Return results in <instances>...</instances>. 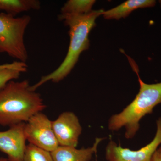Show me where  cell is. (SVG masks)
I'll return each instance as SVG.
<instances>
[{
	"instance_id": "6da1fadb",
	"label": "cell",
	"mask_w": 161,
	"mask_h": 161,
	"mask_svg": "<svg viewBox=\"0 0 161 161\" xmlns=\"http://www.w3.org/2000/svg\"><path fill=\"white\" fill-rule=\"evenodd\" d=\"M104 10H92L85 14H63L59 16V19L69 27L70 42L65 58L58 68L48 75L43 76L34 85L33 91H36L44 83L51 81L58 83L67 77L78 62L80 54L89 48V36L90 32L96 26L95 21L102 15Z\"/></svg>"
},
{
	"instance_id": "5b68a950",
	"label": "cell",
	"mask_w": 161,
	"mask_h": 161,
	"mask_svg": "<svg viewBox=\"0 0 161 161\" xmlns=\"http://www.w3.org/2000/svg\"><path fill=\"white\" fill-rule=\"evenodd\" d=\"M24 132L30 144L50 152L59 146L52 127V121L42 112L35 114L26 122Z\"/></svg>"
},
{
	"instance_id": "9a60e30c",
	"label": "cell",
	"mask_w": 161,
	"mask_h": 161,
	"mask_svg": "<svg viewBox=\"0 0 161 161\" xmlns=\"http://www.w3.org/2000/svg\"><path fill=\"white\" fill-rule=\"evenodd\" d=\"M151 161H161V146L159 147L153 153Z\"/></svg>"
},
{
	"instance_id": "3957f363",
	"label": "cell",
	"mask_w": 161,
	"mask_h": 161,
	"mask_svg": "<svg viewBox=\"0 0 161 161\" xmlns=\"http://www.w3.org/2000/svg\"><path fill=\"white\" fill-rule=\"evenodd\" d=\"M127 57L138 77L139 91L129 105L110 118L108 128L111 131H116L124 127L126 130L125 137L130 139L133 138L138 131L141 119L147 114H151L153 108L161 103V82L151 84L145 83L140 77L135 61L129 56Z\"/></svg>"
},
{
	"instance_id": "7c38bea8",
	"label": "cell",
	"mask_w": 161,
	"mask_h": 161,
	"mask_svg": "<svg viewBox=\"0 0 161 161\" xmlns=\"http://www.w3.org/2000/svg\"><path fill=\"white\" fill-rule=\"evenodd\" d=\"M27 65L21 61L7 63L6 66L0 68V89L12 80L17 79L21 73L26 72Z\"/></svg>"
},
{
	"instance_id": "30bf717a",
	"label": "cell",
	"mask_w": 161,
	"mask_h": 161,
	"mask_svg": "<svg viewBox=\"0 0 161 161\" xmlns=\"http://www.w3.org/2000/svg\"><path fill=\"white\" fill-rule=\"evenodd\" d=\"M155 4L153 0H128L115 8L104 11L102 15L106 19L119 20L127 17L134 10L153 7Z\"/></svg>"
},
{
	"instance_id": "9c48e42d",
	"label": "cell",
	"mask_w": 161,
	"mask_h": 161,
	"mask_svg": "<svg viewBox=\"0 0 161 161\" xmlns=\"http://www.w3.org/2000/svg\"><path fill=\"white\" fill-rule=\"evenodd\" d=\"M104 138H96L92 147L78 149L75 147L60 146L51 152L53 161H90L97 152L98 145Z\"/></svg>"
},
{
	"instance_id": "e0dca14e",
	"label": "cell",
	"mask_w": 161,
	"mask_h": 161,
	"mask_svg": "<svg viewBox=\"0 0 161 161\" xmlns=\"http://www.w3.org/2000/svg\"><path fill=\"white\" fill-rule=\"evenodd\" d=\"M7 64H0V68H1L3 67L6 66L7 65Z\"/></svg>"
},
{
	"instance_id": "8fae6325",
	"label": "cell",
	"mask_w": 161,
	"mask_h": 161,
	"mask_svg": "<svg viewBox=\"0 0 161 161\" xmlns=\"http://www.w3.org/2000/svg\"><path fill=\"white\" fill-rule=\"evenodd\" d=\"M40 3L37 0H0V11L15 16L31 10H39Z\"/></svg>"
},
{
	"instance_id": "2e32d148",
	"label": "cell",
	"mask_w": 161,
	"mask_h": 161,
	"mask_svg": "<svg viewBox=\"0 0 161 161\" xmlns=\"http://www.w3.org/2000/svg\"><path fill=\"white\" fill-rule=\"evenodd\" d=\"M0 161H8V159L0 157Z\"/></svg>"
},
{
	"instance_id": "8992f818",
	"label": "cell",
	"mask_w": 161,
	"mask_h": 161,
	"mask_svg": "<svg viewBox=\"0 0 161 161\" xmlns=\"http://www.w3.org/2000/svg\"><path fill=\"white\" fill-rule=\"evenodd\" d=\"M161 144V118L157 121V132L154 138L138 150H131L118 146L110 141L106 148L105 157L108 161H151L153 153Z\"/></svg>"
},
{
	"instance_id": "52a82bcc",
	"label": "cell",
	"mask_w": 161,
	"mask_h": 161,
	"mask_svg": "<svg viewBox=\"0 0 161 161\" xmlns=\"http://www.w3.org/2000/svg\"><path fill=\"white\" fill-rule=\"evenodd\" d=\"M52 127L59 146L77 147L82 127L75 113H61L57 119L52 121Z\"/></svg>"
},
{
	"instance_id": "4fadbf2b",
	"label": "cell",
	"mask_w": 161,
	"mask_h": 161,
	"mask_svg": "<svg viewBox=\"0 0 161 161\" xmlns=\"http://www.w3.org/2000/svg\"><path fill=\"white\" fill-rule=\"evenodd\" d=\"M95 2L94 0H69L62 6L61 14H86L92 11V7Z\"/></svg>"
},
{
	"instance_id": "7a4b0ae2",
	"label": "cell",
	"mask_w": 161,
	"mask_h": 161,
	"mask_svg": "<svg viewBox=\"0 0 161 161\" xmlns=\"http://www.w3.org/2000/svg\"><path fill=\"white\" fill-rule=\"evenodd\" d=\"M46 107L41 95L32 90L29 80H10L0 89V125L26 123Z\"/></svg>"
},
{
	"instance_id": "d6986e66",
	"label": "cell",
	"mask_w": 161,
	"mask_h": 161,
	"mask_svg": "<svg viewBox=\"0 0 161 161\" xmlns=\"http://www.w3.org/2000/svg\"><path fill=\"white\" fill-rule=\"evenodd\" d=\"M95 161H97V160H95Z\"/></svg>"
},
{
	"instance_id": "277c9868",
	"label": "cell",
	"mask_w": 161,
	"mask_h": 161,
	"mask_svg": "<svg viewBox=\"0 0 161 161\" xmlns=\"http://www.w3.org/2000/svg\"><path fill=\"white\" fill-rule=\"evenodd\" d=\"M28 15L16 17L0 13V53L26 63L28 54L24 43L25 31L31 21Z\"/></svg>"
},
{
	"instance_id": "5bb4252c",
	"label": "cell",
	"mask_w": 161,
	"mask_h": 161,
	"mask_svg": "<svg viewBox=\"0 0 161 161\" xmlns=\"http://www.w3.org/2000/svg\"><path fill=\"white\" fill-rule=\"evenodd\" d=\"M23 161H53L51 153L32 144L26 145Z\"/></svg>"
},
{
	"instance_id": "ac0fdd59",
	"label": "cell",
	"mask_w": 161,
	"mask_h": 161,
	"mask_svg": "<svg viewBox=\"0 0 161 161\" xmlns=\"http://www.w3.org/2000/svg\"><path fill=\"white\" fill-rule=\"evenodd\" d=\"M159 2H160V3H161V1H160Z\"/></svg>"
},
{
	"instance_id": "ba28073f",
	"label": "cell",
	"mask_w": 161,
	"mask_h": 161,
	"mask_svg": "<svg viewBox=\"0 0 161 161\" xmlns=\"http://www.w3.org/2000/svg\"><path fill=\"white\" fill-rule=\"evenodd\" d=\"M25 123L16 124L0 132V151L8 157V161H23L26 147L24 132Z\"/></svg>"
}]
</instances>
